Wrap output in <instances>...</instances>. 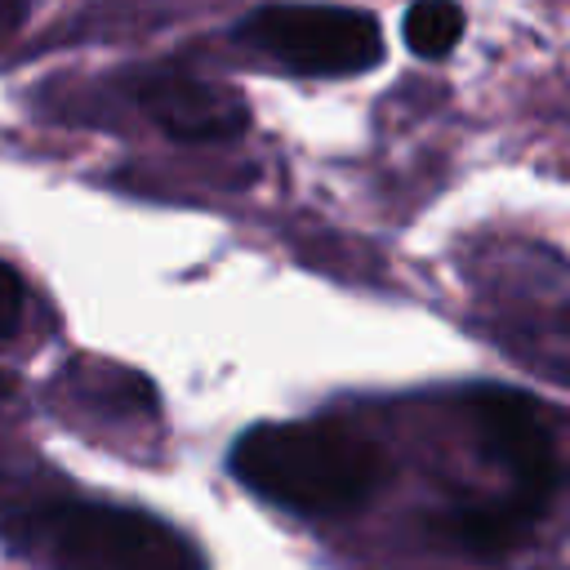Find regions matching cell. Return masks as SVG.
<instances>
[{"instance_id": "cell-4", "label": "cell", "mask_w": 570, "mask_h": 570, "mask_svg": "<svg viewBox=\"0 0 570 570\" xmlns=\"http://www.w3.org/2000/svg\"><path fill=\"white\" fill-rule=\"evenodd\" d=\"M468 414L490 454L512 472V494L543 512L561 490V450L548 405L517 387H476L468 396Z\"/></svg>"}, {"instance_id": "cell-9", "label": "cell", "mask_w": 570, "mask_h": 570, "mask_svg": "<svg viewBox=\"0 0 570 570\" xmlns=\"http://www.w3.org/2000/svg\"><path fill=\"white\" fill-rule=\"evenodd\" d=\"M27 9H31V0H0V40L22 22Z\"/></svg>"}, {"instance_id": "cell-6", "label": "cell", "mask_w": 570, "mask_h": 570, "mask_svg": "<svg viewBox=\"0 0 570 570\" xmlns=\"http://www.w3.org/2000/svg\"><path fill=\"white\" fill-rule=\"evenodd\" d=\"M543 512H534L530 503H521L517 494L508 499H472V503H454L436 517V530L459 543V548H481V552H499L512 548Z\"/></svg>"}, {"instance_id": "cell-2", "label": "cell", "mask_w": 570, "mask_h": 570, "mask_svg": "<svg viewBox=\"0 0 570 570\" xmlns=\"http://www.w3.org/2000/svg\"><path fill=\"white\" fill-rule=\"evenodd\" d=\"M9 543L49 570H205L196 548L151 512L58 499L22 512Z\"/></svg>"}, {"instance_id": "cell-7", "label": "cell", "mask_w": 570, "mask_h": 570, "mask_svg": "<svg viewBox=\"0 0 570 570\" xmlns=\"http://www.w3.org/2000/svg\"><path fill=\"white\" fill-rule=\"evenodd\" d=\"M401 36L410 45V53L419 58H445L459 36H463V9L454 0H414L405 9Z\"/></svg>"}, {"instance_id": "cell-8", "label": "cell", "mask_w": 570, "mask_h": 570, "mask_svg": "<svg viewBox=\"0 0 570 570\" xmlns=\"http://www.w3.org/2000/svg\"><path fill=\"white\" fill-rule=\"evenodd\" d=\"M22 312H27V289H22L18 272L9 263H0V343H9L18 334Z\"/></svg>"}, {"instance_id": "cell-1", "label": "cell", "mask_w": 570, "mask_h": 570, "mask_svg": "<svg viewBox=\"0 0 570 570\" xmlns=\"http://www.w3.org/2000/svg\"><path fill=\"white\" fill-rule=\"evenodd\" d=\"M245 490L303 517H338L374 499L387 476L383 450L334 419L258 423L232 445Z\"/></svg>"}, {"instance_id": "cell-5", "label": "cell", "mask_w": 570, "mask_h": 570, "mask_svg": "<svg viewBox=\"0 0 570 570\" xmlns=\"http://www.w3.org/2000/svg\"><path fill=\"white\" fill-rule=\"evenodd\" d=\"M134 102L178 142H227L249 125V107L236 89L178 67L142 71L134 80Z\"/></svg>"}, {"instance_id": "cell-3", "label": "cell", "mask_w": 570, "mask_h": 570, "mask_svg": "<svg viewBox=\"0 0 570 570\" xmlns=\"http://www.w3.org/2000/svg\"><path fill=\"white\" fill-rule=\"evenodd\" d=\"M240 36L303 76H356L383 58L374 13L343 4H263L240 22Z\"/></svg>"}]
</instances>
